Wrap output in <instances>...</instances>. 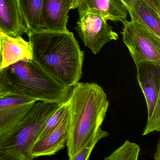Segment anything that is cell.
<instances>
[{
  "label": "cell",
  "instance_id": "obj_1",
  "mask_svg": "<svg viewBox=\"0 0 160 160\" xmlns=\"http://www.w3.org/2000/svg\"><path fill=\"white\" fill-rule=\"evenodd\" d=\"M28 36L32 60L46 72L66 86L73 87L79 82L84 52L72 32L43 30Z\"/></svg>",
  "mask_w": 160,
  "mask_h": 160
},
{
  "label": "cell",
  "instance_id": "obj_2",
  "mask_svg": "<svg viewBox=\"0 0 160 160\" xmlns=\"http://www.w3.org/2000/svg\"><path fill=\"white\" fill-rule=\"evenodd\" d=\"M67 103L69 123L66 146L69 159L72 160L102 125L109 101L97 83L78 82L72 87Z\"/></svg>",
  "mask_w": 160,
  "mask_h": 160
},
{
  "label": "cell",
  "instance_id": "obj_3",
  "mask_svg": "<svg viewBox=\"0 0 160 160\" xmlns=\"http://www.w3.org/2000/svg\"><path fill=\"white\" fill-rule=\"evenodd\" d=\"M72 87L66 86L32 59L20 61L2 69L0 96L15 95L36 102H66Z\"/></svg>",
  "mask_w": 160,
  "mask_h": 160
},
{
  "label": "cell",
  "instance_id": "obj_4",
  "mask_svg": "<svg viewBox=\"0 0 160 160\" xmlns=\"http://www.w3.org/2000/svg\"><path fill=\"white\" fill-rule=\"evenodd\" d=\"M62 104L36 102L12 128L0 137V160H33L32 150L42 129Z\"/></svg>",
  "mask_w": 160,
  "mask_h": 160
},
{
  "label": "cell",
  "instance_id": "obj_5",
  "mask_svg": "<svg viewBox=\"0 0 160 160\" xmlns=\"http://www.w3.org/2000/svg\"><path fill=\"white\" fill-rule=\"evenodd\" d=\"M137 78L148 109L147 125L142 135L160 132V64L150 61L135 63Z\"/></svg>",
  "mask_w": 160,
  "mask_h": 160
},
{
  "label": "cell",
  "instance_id": "obj_6",
  "mask_svg": "<svg viewBox=\"0 0 160 160\" xmlns=\"http://www.w3.org/2000/svg\"><path fill=\"white\" fill-rule=\"evenodd\" d=\"M122 23L120 33L134 63L150 61L160 64V37L132 20Z\"/></svg>",
  "mask_w": 160,
  "mask_h": 160
},
{
  "label": "cell",
  "instance_id": "obj_7",
  "mask_svg": "<svg viewBox=\"0 0 160 160\" xmlns=\"http://www.w3.org/2000/svg\"><path fill=\"white\" fill-rule=\"evenodd\" d=\"M107 21L97 14L88 12L79 18L75 28L85 46L94 55L99 53L107 43L118 39V33Z\"/></svg>",
  "mask_w": 160,
  "mask_h": 160
},
{
  "label": "cell",
  "instance_id": "obj_8",
  "mask_svg": "<svg viewBox=\"0 0 160 160\" xmlns=\"http://www.w3.org/2000/svg\"><path fill=\"white\" fill-rule=\"evenodd\" d=\"M36 102L15 95L0 96V137L12 128Z\"/></svg>",
  "mask_w": 160,
  "mask_h": 160
},
{
  "label": "cell",
  "instance_id": "obj_9",
  "mask_svg": "<svg viewBox=\"0 0 160 160\" xmlns=\"http://www.w3.org/2000/svg\"><path fill=\"white\" fill-rule=\"evenodd\" d=\"M77 8L79 18L92 12L113 22L122 23L128 14L127 8L121 0H78Z\"/></svg>",
  "mask_w": 160,
  "mask_h": 160
},
{
  "label": "cell",
  "instance_id": "obj_10",
  "mask_svg": "<svg viewBox=\"0 0 160 160\" xmlns=\"http://www.w3.org/2000/svg\"><path fill=\"white\" fill-rule=\"evenodd\" d=\"M68 108L58 126L35 142L32 150V158L55 155L64 148L68 138Z\"/></svg>",
  "mask_w": 160,
  "mask_h": 160
},
{
  "label": "cell",
  "instance_id": "obj_11",
  "mask_svg": "<svg viewBox=\"0 0 160 160\" xmlns=\"http://www.w3.org/2000/svg\"><path fill=\"white\" fill-rule=\"evenodd\" d=\"M2 53V69L20 61L32 59L29 42L21 36L16 37L5 34L0 30Z\"/></svg>",
  "mask_w": 160,
  "mask_h": 160
},
{
  "label": "cell",
  "instance_id": "obj_12",
  "mask_svg": "<svg viewBox=\"0 0 160 160\" xmlns=\"http://www.w3.org/2000/svg\"><path fill=\"white\" fill-rule=\"evenodd\" d=\"M70 0H44L42 30H67Z\"/></svg>",
  "mask_w": 160,
  "mask_h": 160
},
{
  "label": "cell",
  "instance_id": "obj_13",
  "mask_svg": "<svg viewBox=\"0 0 160 160\" xmlns=\"http://www.w3.org/2000/svg\"><path fill=\"white\" fill-rule=\"evenodd\" d=\"M0 30L13 37L27 34L18 0H0Z\"/></svg>",
  "mask_w": 160,
  "mask_h": 160
},
{
  "label": "cell",
  "instance_id": "obj_14",
  "mask_svg": "<svg viewBox=\"0 0 160 160\" xmlns=\"http://www.w3.org/2000/svg\"><path fill=\"white\" fill-rule=\"evenodd\" d=\"M128 11L131 20L143 25L160 37V15L143 0H134Z\"/></svg>",
  "mask_w": 160,
  "mask_h": 160
},
{
  "label": "cell",
  "instance_id": "obj_15",
  "mask_svg": "<svg viewBox=\"0 0 160 160\" xmlns=\"http://www.w3.org/2000/svg\"><path fill=\"white\" fill-rule=\"evenodd\" d=\"M27 34L42 29V12L44 0H18Z\"/></svg>",
  "mask_w": 160,
  "mask_h": 160
},
{
  "label": "cell",
  "instance_id": "obj_16",
  "mask_svg": "<svg viewBox=\"0 0 160 160\" xmlns=\"http://www.w3.org/2000/svg\"><path fill=\"white\" fill-rule=\"evenodd\" d=\"M140 147L137 144L126 140L124 144L113 152L105 160H137L140 152Z\"/></svg>",
  "mask_w": 160,
  "mask_h": 160
},
{
  "label": "cell",
  "instance_id": "obj_17",
  "mask_svg": "<svg viewBox=\"0 0 160 160\" xmlns=\"http://www.w3.org/2000/svg\"><path fill=\"white\" fill-rule=\"evenodd\" d=\"M109 133L101 127L91 137L83 148L72 158V160H88L91 153L98 141L109 135Z\"/></svg>",
  "mask_w": 160,
  "mask_h": 160
},
{
  "label": "cell",
  "instance_id": "obj_18",
  "mask_svg": "<svg viewBox=\"0 0 160 160\" xmlns=\"http://www.w3.org/2000/svg\"><path fill=\"white\" fill-rule=\"evenodd\" d=\"M68 110L67 102L62 104L58 108L48 119L42 129L38 139H40L49 133L59 124L63 116Z\"/></svg>",
  "mask_w": 160,
  "mask_h": 160
},
{
  "label": "cell",
  "instance_id": "obj_19",
  "mask_svg": "<svg viewBox=\"0 0 160 160\" xmlns=\"http://www.w3.org/2000/svg\"><path fill=\"white\" fill-rule=\"evenodd\" d=\"M158 15H160V0H143Z\"/></svg>",
  "mask_w": 160,
  "mask_h": 160
},
{
  "label": "cell",
  "instance_id": "obj_20",
  "mask_svg": "<svg viewBox=\"0 0 160 160\" xmlns=\"http://www.w3.org/2000/svg\"><path fill=\"white\" fill-rule=\"evenodd\" d=\"M160 140L158 141V144H157L156 150L155 151V153L154 154V159L156 160H160Z\"/></svg>",
  "mask_w": 160,
  "mask_h": 160
},
{
  "label": "cell",
  "instance_id": "obj_21",
  "mask_svg": "<svg viewBox=\"0 0 160 160\" xmlns=\"http://www.w3.org/2000/svg\"><path fill=\"white\" fill-rule=\"evenodd\" d=\"M121 1L124 3V5L127 8V10L131 8L134 1V0H121Z\"/></svg>",
  "mask_w": 160,
  "mask_h": 160
},
{
  "label": "cell",
  "instance_id": "obj_22",
  "mask_svg": "<svg viewBox=\"0 0 160 160\" xmlns=\"http://www.w3.org/2000/svg\"><path fill=\"white\" fill-rule=\"evenodd\" d=\"M78 0H70L71 10H74L77 7Z\"/></svg>",
  "mask_w": 160,
  "mask_h": 160
},
{
  "label": "cell",
  "instance_id": "obj_23",
  "mask_svg": "<svg viewBox=\"0 0 160 160\" xmlns=\"http://www.w3.org/2000/svg\"><path fill=\"white\" fill-rule=\"evenodd\" d=\"M2 53H1V40H0V72L2 70Z\"/></svg>",
  "mask_w": 160,
  "mask_h": 160
}]
</instances>
